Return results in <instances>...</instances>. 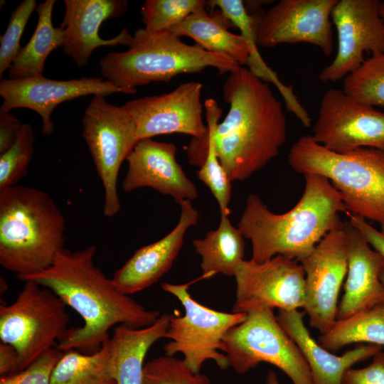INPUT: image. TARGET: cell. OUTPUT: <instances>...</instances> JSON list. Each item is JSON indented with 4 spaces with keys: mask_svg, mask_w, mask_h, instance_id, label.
Wrapping results in <instances>:
<instances>
[{
    "mask_svg": "<svg viewBox=\"0 0 384 384\" xmlns=\"http://www.w3.org/2000/svg\"><path fill=\"white\" fill-rule=\"evenodd\" d=\"M223 93L229 110L221 122L223 110L217 102L205 101L206 139L213 141L230 181H244L279 154L287 138L286 117L268 83L248 68L229 74Z\"/></svg>",
    "mask_w": 384,
    "mask_h": 384,
    "instance_id": "cell-1",
    "label": "cell"
},
{
    "mask_svg": "<svg viewBox=\"0 0 384 384\" xmlns=\"http://www.w3.org/2000/svg\"><path fill=\"white\" fill-rule=\"evenodd\" d=\"M95 254L94 245L77 251L64 248L46 270L18 277L50 289L83 319L81 327L67 329L58 341L57 347L63 352H95L110 338L114 326L144 328L161 316L120 292L95 265Z\"/></svg>",
    "mask_w": 384,
    "mask_h": 384,
    "instance_id": "cell-2",
    "label": "cell"
},
{
    "mask_svg": "<svg viewBox=\"0 0 384 384\" xmlns=\"http://www.w3.org/2000/svg\"><path fill=\"white\" fill-rule=\"evenodd\" d=\"M304 193L289 211L272 212L256 194H250L238 228L252 244V258L262 263L276 255L300 262L324 237L343 222L347 213L341 193L325 177L303 175Z\"/></svg>",
    "mask_w": 384,
    "mask_h": 384,
    "instance_id": "cell-3",
    "label": "cell"
},
{
    "mask_svg": "<svg viewBox=\"0 0 384 384\" xmlns=\"http://www.w3.org/2000/svg\"><path fill=\"white\" fill-rule=\"evenodd\" d=\"M65 220L45 191L23 185L0 190V264L17 277L46 270L64 249Z\"/></svg>",
    "mask_w": 384,
    "mask_h": 384,
    "instance_id": "cell-4",
    "label": "cell"
},
{
    "mask_svg": "<svg viewBox=\"0 0 384 384\" xmlns=\"http://www.w3.org/2000/svg\"><path fill=\"white\" fill-rule=\"evenodd\" d=\"M101 75L114 85L135 90L151 82H169L178 75L200 73L207 68L220 74L242 66L232 58L188 45L170 30L137 29L129 49L110 52L99 63Z\"/></svg>",
    "mask_w": 384,
    "mask_h": 384,
    "instance_id": "cell-5",
    "label": "cell"
},
{
    "mask_svg": "<svg viewBox=\"0 0 384 384\" xmlns=\"http://www.w3.org/2000/svg\"><path fill=\"white\" fill-rule=\"evenodd\" d=\"M292 169L327 178L341 193L348 213L384 223V154L372 148L331 151L311 136L301 137L288 154Z\"/></svg>",
    "mask_w": 384,
    "mask_h": 384,
    "instance_id": "cell-6",
    "label": "cell"
},
{
    "mask_svg": "<svg viewBox=\"0 0 384 384\" xmlns=\"http://www.w3.org/2000/svg\"><path fill=\"white\" fill-rule=\"evenodd\" d=\"M220 351L238 374L264 362L282 370L293 384H315L303 354L280 326L273 309L260 307L249 311L244 321L224 335Z\"/></svg>",
    "mask_w": 384,
    "mask_h": 384,
    "instance_id": "cell-7",
    "label": "cell"
},
{
    "mask_svg": "<svg viewBox=\"0 0 384 384\" xmlns=\"http://www.w3.org/2000/svg\"><path fill=\"white\" fill-rule=\"evenodd\" d=\"M16 299L0 306L1 342L19 356V371L53 348L64 334L70 316L66 304L50 289L26 280Z\"/></svg>",
    "mask_w": 384,
    "mask_h": 384,
    "instance_id": "cell-8",
    "label": "cell"
},
{
    "mask_svg": "<svg viewBox=\"0 0 384 384\" xmlns=\"http://www.w3.org/2000/svg\"><path fill=\"white\" fill-rule=\"evenodd\" d=\"M208 279L203 275L191 282L174 284H161V288L176 297L184 308L182 316H171L165 338V355L181 353L186 365L195 373H200L208 360L215 361L222 370L230 366L225 354L220 351L222 339L231 328L245 321V313L223 312L208 308L195 300L188 292L195 282Z\"/></svg>",
    "mask_w": 384,
    "mask_h": 384,
    "instance_id": "cell-9",
    "label": "cell"
},
{
    "mask_svg": "<svg viewBox=\"0 0 384 384\" xmlns=\"http://www.w3.org/2000/svg\"><path fill=\"white\" fill-rule=\"evenodd\" d=\"M82 137L91 154L104 188L103 213L111 218L121 208L117 191L122 164L137 144L134 122L122 106L94 96L82 119Z\"/></svg>",
    "mask_w": 384,
    "mask_h": 384,
    "instance_id": "cell-10",
    "label": "cell"
},
{
    "mask_svg": "<svg viewBox=\"0 0 384 384\" xmlns=\"http://www.w3.org/2000/svg\"><path fill=\"white\" fill-rule=\"evenodd\" d=\"M202 89L199 82H186L166 94L127 101L123 107L134 122L137 141L180 133L193 137L188 152L201 148L208 135L203 120Z\"/></svg>",
    "mask_w": 384,
    "mask_h": 384,
    "instance_id": "cell-11",
    "label": "cell"
},
{
    "mask_svg": "<svg viewBox=\"0 0 384 384\" xmlns=\"http://www.w3.org/2000/svg\"><path fill=\"white\" fill-rule=\"evenodd\" d=\"M311 137L338 153L372 148L384 154V112L330 88L321 98Z\"/></svg>",
    "mask_w": 384,
    "mask_h": 384,
    "instance_id": "cell-12",
    "label": "cell"
},
{
    "mask_svg": "<svg viewBox=\"0 0 384 384\" xmlns=\"http://www.w3.org/2000/svg\"><path fill=\"white\" fill-rule=\"evenodd\" d=\"M236 283L233 312L260 307L292 311L305 302V272L302 264L282 255L259 263L243 260L234 276Z\"/></svg>",
    "mask_w": 384,
    "mask_h": 384,
    "instance_id": "cell-13",
    "label": "cell"
},
{
    "mask_svg": "<svg viewBox=\"0 0 384 384\" xmlns=\"http://www.w3.org/2000/svg\"><path fill=\"white\" fill-rule=\"evenodd\" d=\"M348 242L344 223L328 233L300 263L305 272L303 309L321 334L336 320L337 303L348 272Z\"/></svg>",
    "mask_w": 384,
    "mask_h": 384,
    "instance_id": "cell-14",
    "label": "cell"
},
{
    "mask_svg": "<svg viewBox=\"0 0 384 384\" xmlns=\"http://www.w3.org/2000/svg\"><path fill=\"white\" fill-rule=\"evenodd\" d=\"M378 0H338L331 12L338 35L336 57L319 74L322 82L343 79L365 61L384 53V21Z\"/></svg>",
    "mask_w": 384,
    "mask_h": 384,
    "instance_id": "cell-15",
    "label": "cell"
},
{
    "mask_svg": "<svg viewBox=\"0 0 384 384\" xmlns=\"http://www.w3.org/2000/svg\"><path fill=\"white\" fill-rule=\"evenodd\" d=\"M338 0H280L255 22L257 46L306 43L326 55L334 48L331 12Z\"/></svg>",
    "mask_w": 384,
    "mask_h": 384,
    "instance_id": "cell-16",
    "label": "cell"
},
{
    "mask_svg": "<svg viewBox=\"0 0 384 384\" xmlns=\"http://www.w3.org/2000/svg\"><path fill=\"white\" fill-rule=\"evenodd\" d=\"M137 90L119 87L102 78L86 77L68 80H56L43 75L23 79L3 78L0 82V95L3 102L1 112L14 109L27 108L37 112L42 119L41 132L51 135L54 123L51 114L60 104L92 95L107 97L115 93L135 94Z\"/></svg>",
    "mask_w": 384,
    "mask_h": 384,
    "instance_id": "cell-17",
    "label": "cell"
},
{
    "mask_svg": "<svg viewBox=\"0 0 384 384\" xmlns=\"http://www.w3.org/2000/svg\"><path fill=\"white\" fill-rule=\"evenodd\" d=\"M173 143L153 140L138 141L126 161L127 171L122 182L124 192L149 187L170 196L178 203L198 198V189L187 177L176 158Z\"/></svg>",
    "mask_w": 384,
    "mask_h": 384,
    "instance_id": "cell-18",
    "label": "cell"
},
{
    "mask_svg": "<svg viewBox=\"0 0 384 384\" xmlns=\"http://www.w3.org/2000/svg\"><path fill=\"white\" fill-rule=\"evenodd\" d=\"M65 15L60 28L65 31L63 53L79 67L87 65L92 52L101 46H129L132 35L127 28L111 39L99 35L101 24L122 16L127 9L126 0H64Z\"/></svg>",
    "mask_w": 384,
    "mask_h": 384,
    "instance_id": "cell-19",
    "label": "cell"
},
{
    "mask_svg": "<svg viewBox=\"0 0 384 384\" xmlns=\"http://www.w3.org/2000/svg\"><path fill=\"white\" fill-rule=\"evenodd\" d=\"M181 213L175 228L159 240L140 247L115 272L114 285L130 295L141 292L156 282L171 267L183 244L189 228L196 225L199 214L191 201L178 203Z\"/></svg>",
    "mask_w": 384,
    "mask_h": 384,
    "instance_id": "cell-20",
    "label": "cell"
},
{
    "mask_svg": "<svg viewBox=\"0 0 384 384\" xmlns=\"http://www.w3.org/2000/svg\"><path fill=\"white\" fill-rule=\"evenodd\" d=\"M344 228L348 242V272L336 320L384 302V284L380 279L384 257L348 221Z\"/></svg>",
    "mask_w": 384,
    "mask_h": 384,
    "instance_id": "cell-21",
    "label": "cell"
},
{
    "mask_svg": "<svg viewBox=\"0 0 384 384\" xmlns=\"http://www.w3.org/2000/svg\"><path fill=\"white\" fill-rule=\"evenodd\" d=\"M277 319L294 341L307 362L315 384H341L345 372L362 361L373 357L384 347L360 344L338 356L322 347L311 336L303 321L304 313L298 309L278 310Z\"/></svg>",
    "mask_w": 384,
    "mask_h": 384,
    "instance_id": "cell-22",
    "label": "cell"
},
{
    "mask_svg": "<svg viewBox=\"0 0 384 384\" xmlns=\"http://www.w3.org/2000/svg\"><path fill=\"white\" fill-rule=\"evenodd\" d=\"M171 314H164L151 326L114 328L110 342L113 375L117 384H144V362L149 349L165 338Z\"/></svg>",
    "mask_w": 384,
    "mask_h": 384,
    "instance_id": "cell-23",
    "label": "cell"
},
{
    "mask_svg": "<svg viewBox=\"0 0 384 384\" xmlns=\"http://www.w3.org/2000/svg\"><path fill=\"white\" fill-rule=\"evenodd\" d=\"M206 8L196 10L170 31L179 37L193 39L208 52L228 55L241 66L247 65L250 53L246 39L228 31V24L233 25L220 11L211 15Z\"/></svg>",
    "mask_w": 384,
    "mask_h": 384,
    "instance_id": "cell-24",
    "label": "cell"
},
{
    "mask_svg": "<svg viewBox=\"0 0 384 384\" xmlns=\"http://www.w3.org/2000/svg\"><path fill=\"white\" fill-rule=\"evenodd\" d=\"M244 238L240 229L230 223L228 216L220 215L217 229L193 242L196 252L201 257L202 274L208 278L218 273L234 277L238 266L244 260Z\"/></svg>",
    "mask_w": 384,
    "mask_h": 384,
    "instance_id": "cell-25",
    "label": "cell"
},
{
    "mask_svg": "<svg viewBox=\"0 0 384 384\" xmlns=\"http://www.w3.org/2000/svg\"><path fill=\"white\" fill-rule=\"evenodd\" d=\"M55 0H46L36 9L38 22L27 44L23 47L8 70L9 79H23L41 76L48 55L63 46L65 31L55 28L52 22V13Z\"/></svg>",
    "mask_w": 384,
    "mask_h": 384,
    "instance_id": "cell-26",
    "label": "cell"
},
{
    "mask_svg": "<svg viewBox=\"0 0 384 384\" xmlns=\"http://www.w3.org/2000/svg\"><path fill=\"white\" fill-rule=\"evenodd\" d=\"M50 384H117L113 375L110 338L95 352H63L54 367Z\"/></svg>",
    "mask_w": 384,
    "mask_h": 384,
    "instance_id": "cell-27",
    "label": "cell"
},
{
    "mask_svg": "<svg viewBox=\"0 0 384 384\" xmlns=\"http://www.w3.org/2000/svg\"><path fill=\"white\" fill-rule=\"evenodd\" d=\"M319 343L329 351L355 343L384 347V302L336 320L331 329L320 336Z\"/></svg>",
    "mask_w": 384,
    "mask_h": 384,
    "instance_id": "cell-28",
    "label": "cell"
},
{
    "mask_svg": "<svg viewBox=\"0 0 384 384\" xmlns=\"http://www.w3.org/2000/svg\"><path fill=\"white\" fill-rule=\"evenodd\" d=\"M220 9L223 14L240 31L247 41L250 49V57L247 65L248 69L265 82L273 83L284 98L285 105L294 106L298 98L294 93L292 86L286 85L278 78L264 62L257 48L255 38V21L248 14L245 4L241 0H210L208 1V7Z\"/></svg>",
    "mask_w": 384,
    "mask_h": 384,
    "instance_id": "cell-29",
    "label": "cell"
},
{
    "mask_svg": "<svg viewBox=\"0 0 384 384\" xmlns=\"http://www.w3.org/2000/svg\"><path fill=\"white\" fill-rule=\"evenodd\" d=\"M343 91L363 104L384 108V53L370 55L346 76Z\"/></svg>",
    "mask_w": 384,
    "mask_h": 384,
    "instance_id": "cell-30",
    "label": "cell"
},
{
    "mask_svg": "<svg viewBox=\"0 0 384 384\" xmlns=\"http://www.w3.org/2000/svg\"><path fill=\"white\" fill-rule=\"evenodd\" d=\"M204 0H146L141 13L144 28L149 31L170 30L201 7H207Z\"/></svg>",
    "mask_w": 384,
    "mask_h": 384,
    "instance_id": "cell-31",
    "label": "cell"
},
{
    "mask_svg": "<svg viewBox=\"0 0 384 384\" xmlns=\"http://www.w3.org/2000/svg\"><path fill=\"white\" fill-rule=\"evenodd\" d=\"M35 134L29 123H23L14 144L0 155V190L17 185L27 174L34 151Z\"/></svg>",
    "mask_w": 384,
    "mask_h": 384,
    "instance_id": "cell-32",
    "label": "cell"
},
{
    "mask_svg": "<svg viewBox=\"0 0 384 384\" xmlns=\"http://www.w3.org/2000/svg\"><path fill=\"white\" fill-rule=\"evenodd\" d=\"M202 157L204 161L197 171V176L216 199L220 215L228 216L232 181L220 164L213 142L209 137L203 146Z\"/></svg>",
    "mask_w": 384,
    "mask_h": 384,
    "instance_id": "cell-33",
    "label": "cell"
},
{
    "mask_svg": "<svg viewBox=\"0 0 384 384\" xmlns=\"http://www.w3.org/2000/svg\"><path fill=\"white\" fill-rule=\"evenodd\" d=\"M144 384H210L209 378L193 373L183 359L161 356L144 366Z\"/></svg>",
    "mask_w": 384,
    "mask_h": 384,
    "instance_id": "cell-34",
    "label": "cell"
},
{
    "mask_svg": "<svg viewBox=\"0 0 384 384\" xmlns=\"http://www.w3.org/2000/svg\"><path fill=\"white\" fill-rule=\"evenodd\" d=\"M36 0H23L14 10L0 41V77L11 67L21 50L20 41L29 18L36 11Z\"/></svg>",
    "mask_w": 384,
    "mask_h": 384,
    "instance_id": "cell-35",
    "label": "cell"
},
{
    "mask_svg": "<svg viewBox=\"0 0 384 384\" xmlns=\"http://www.w3.org/2000/svg\"><path fill=\"white\" fill-rule=\"evenodd\" d=\"M63 354L57 346L53 347L24 370L1 377L0 384H50L53 370Z\"/></svg>",
    "mask_w": 384,
    "mask_h": 384,
    "instance_id": "cell-36",
    "label": "cell"
},
{
    "mask_svg": "<svg viewBox=\"0 0 384 384\" xmlns=\"http://www.w3.org/2000/svg\"><path fill=\"white\" fill-rule=\"evenodd\" d=\"M341 384H384V351L382 350L375 354L372 362L366 367L347 370Z\"/></svg>",
    "mask_w": 384,
    "mask_h": 384,
    "instance_id": "cell-37",
    "label": "cell"
},
{
    "mask_svg": "<svg viewBox=\"0 0 384 384\" xmlns=\"http://www.w3.org/2000/svg\"><path fill=\"white\" fill-rule=\"evenodd\" d=\"M22 124L16 115L0 112V155L14 144Z\"/></svg>",
    "mask_w": 384,
    "mask_h": 384,
    "instance_id": "cell-38",
    "label": "cell"
},
{
    "mask_svg": "<svg viewBox=\"0 0 384 384\" xmlns=\"http://www.w3.org/2000/svg\"><path fill=\"white\" fill-rule=\"evenodd\" d=\"M349 223L359 230L370 245L384 257V235L358 215L348 213Z\"/></svg>",
    "mask_w": 384,
    "mask_h": 384,
    "instance_id": "cell-39",
    "label": "cell"
},
{
    "mask_svg": "<svg viewBox=\"0 0 384 384\" xmlns=\"http://www.w3.org/2000/svg\"><path fill=\"white\" fill-rule=\"evenodd\" d=\"M19 372V356L11 345L0 343V375H10Z\"/></svg>",
    "mask_w": 384,
    "mask_h": 384,
    "instance_id": "cell-40",
    "label": "cell"
},
{
    "mask_svg": "<svg viewBox=\"0 0 384 384\" xmlns=\"http://www.w3.org/2000/svg\"><path fill=\"white\" fill-rule=\"evenodd\" d=\"M266 384H279L276 373L270 371L267 375Z\"/></svg>",
    "mask_w": 384,
    "mask_h": 384,
    "instance_id": "cell-41",
    "label": "cell"
},
{
    "mask_svg": "<svg viewBox=\"0 0 384 384\" xmlns=\"http://www.w3.org/2000/svg\"><path fill=\"white\" fill-rule=\"evenodd\" d=\"M380 15L384 21V1L380 2Z\"/></svg>",
    "mask_w": 384,
    "mask_h": 384,
    "instance_id": "cell-42",
    "label": "cell"
},
{
    "mask_svg": "<svg viewBox=\"0 0 384 384\" xmlns=\"http://www.w3.org/2000/svg\"><path fill=\"white\" fill-rule=\"evenodd\" d=\"M380 279L383 284H384V267L383 268L380 274Z\"/></svg>",
    "mask_w": 384,
    "mask_h": 384,
    "instance_id": "cell-43",
    "label": "cell"
},
{
    "mask_svg": "<svg viewBox=\"0 0 384 384\" xmlns=\"http://www.w3.org/2000/svg\"><path fill=\"white\" fill-rule=\"evenodd\" d=\"M380 232L384 235V223L380 224Z\"/></svg>",
    "mask_w": 384,
    "mask_h": 384,
    "instance_id": "cell-44",
    "label": "cell"
}]
</instances>
